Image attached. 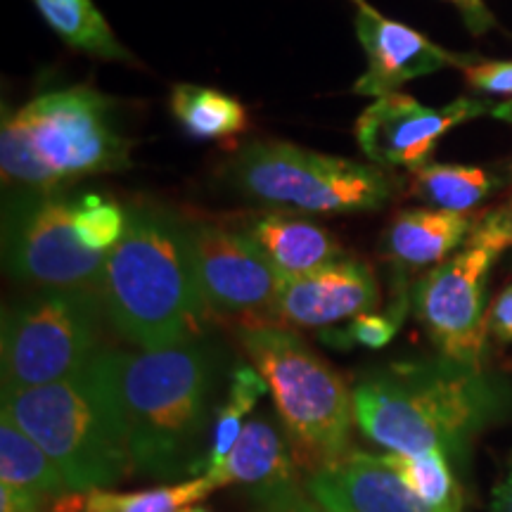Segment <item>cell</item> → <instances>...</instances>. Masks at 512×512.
Instances as JSON below:
<instances>
[{
	"label": "cell",
	"instance_id": "6da1fadb",
	"mask_svg": "<svg viewBox=\"0 0 512 512\" xmlns=\"http://www.w3.org/2000/svg\"><path fill=\"white\" fill-rule=\"evenodd\" d=\"M356 425L387 453L460 458L475 434L512 415V387L451 358L370 370L354 387Z\"/></svg>",
	"mask_w": 512,
	"mask_h": 512
},
{
	"label": "cell",
	"instance_id": "7a4b0ae2",
	"mask_svg": "<svg viewBox=\"0 0 512 512\" xmlns=\"http://www.w3.org/2000/svg\"><path fill=\"white\" fill-rule=\"evenodd\" d=\"M221 356L204 339L159 351H117V384L133 470L176 482L202 472Z\"/></svg>",
	"mask_w": 512,
	"mask_h": 512
},
{
	"label": "cell",
	"instance_id": "3957f363",
	"mask_svg": "<svg viewBox=\"0 0 512 512\" xmlns=\"http://www.w3.org/2000/svg\"><path fill=\"white\" fill-rule=\"evenodd\" d=\"M100 294L110 323L140 351L171 349L200 337L209 306L188 223L162 209H128L124 238L107 252Z\"/></svg>",
	"mask_w": 512,
	"mask_h": 512
},
{
	"label": "cell",
	"instance_id": "277c9868",
	"mask_svg": "<svg viewBox=\"0 0 512 512\" xmlns=\"http://www.w3.org/2000/svg\"><path fill=\"white\" fill-rule=\"evenodd\" d=\"M3 413L46 451L69 491L110 489L133 470L117 351L102 349L67 380L3 389Z\"/></svg>",
	"mask_w": 512,
	"mask_h": 512
},
{
	"label": "cell",
	"instance_id": "5b68a950",
	"mask_svg": "<svg viewBox=\"0 0 512 512\" xmlns=\"http://www.w3.org/2000/svg\"><path fill=\"white\" fill-rule=\"evenodd\" d=\"M128 166L131 143L114 124L110 100L93 88L43 93L3 119L0 169L5 185L60 188Z\"/></svg>",
	"mask_w": 512,
	"mask_h": 512
},
{
	"label": "cell",
	"instance_id": "8992f818",
	"mask_svg": "<svg viewBox=\"0 0 512 512\" xmlns=\"http://www.w3.org/2000/svg\"><path fill=\"white\" fill-rule=\"evenodd\" d=\"M238 339L268 384L292 456L309 472L349 453L354 392L297 332L278 325H245Z\"/></svg>",
	"mask_w": 512,
	"mask_h": 512
},
{
	"label": "cell",
	"instance_id": "52a82bcc",
	"mask_svg": "<svg viewBox=\"0 0 512 512\" xmlns=\"http://www.w3.org/2000/svg\"><path fill=\"white\" fill-rule=\"evenodd\" d=\"M230 183L266 207L302 214H358L392 200L394 178L380 166L320 155L280 140H256L228 162Z\"/></svg>",
	"mask_w": 512,
	"mask_h": 512
},
{
	"label": "cell",
	"instance_id": "ba28073f",
	"mask_svg": "<svg viewBox=\"0 0 512 512\" xmlns=\"http://www.w3.org/2000/svg\"><path fill=\"white\" fill-rule=\"evenodd\" d=\"M105 304L95 290H41L3 313V389H31L67 380L100 354Z\"/></svg>",
	"mask_w": 512,
	"mask_h": 512
},
{
	"label": "cell",
	"instance_id": "9c48e42d",
	"mask_svg": "<svg viewBox=\"0 0 512 512\" xmlns=\"http://www.w3.org/2000/svg\"><path fill=\"white\" fill-rule=\"evenodd\" d=\"M76 197L67 188H19L3 207V259L12 278L57 290H102L107 254L93 252L74 228Z\"/></svg>",
	"mask_w": 512,
	"mask_h": 512
},
{
	"label": "cell",
	"instance_id": "30bf717a",
	"mask_svg": "<svg viewBox=\"0 0 512 512\" xmlns=\"http://www.w3.org/2000/svg\"><path fill=\"white\" fill-rule=\"evenodd\" d=\"M496 259V249L470 245L434 266L413 290L415 313L441 356L463 366L482 368L489 335L484 292Z\"/></svg>",
	"mask_w": 512,
	"mask_h": 512
},
{
	"label": "cell",
	"instance_id": "8fae6325",
	"mask_svg": "<svg viewBox=\"0 0 512 512\" xmlns=\"http://www.w3.org/2000/svg\"><path fill=\"white\" fill-rule=\"evenodd\" d=\"M192 254L209 309L242 313L271 309L283 275L245 230L223 223H188Z\"/></svg>",
	"mask_w": 512,
	"mask_h": 512
},
{
	"label": "cell",
	"instance_id": "7c38bea8",
	"mask_svg": "<svg viewBox=\"0 0 512 512\" xmlns=\"http://www.w3.org/2000/svg\"><path fill=\"white\" fill-rule=\"evenodd\" d=\"M491 114L486 102L458 98L444 107H425L406 93H389L366 107L356 121V140L377 166L420 169L439 138L463 121Z\"/></svg>",
	"mask_w": 512,
	"mask_h": 512
},
{
	"label": "cell",
	"instance_id": "4fadbf2b",
	"mask_svg": "<svg viewBox=\"0 0 512 512\" xmlns=\"http://www.w3.org/2000/svg\"><path fill=\"white\" fill-rule=\"evenodd\" d=\"M207 477L216 489L238 484L256 512H290L304 498L290 439L268 415L247 420L233 451Z\"/></svg>",
	"mask_w": 512,
	"mask_h": 512
},
{
	"label": "cell",
	"instance_id": "5bb4252c",
	"mask_svg": "<svg viewBox=\"0 0 512 512\" xmlns=\"http://www.w3.org/2000/svg\"><path fill=\"white\" fill-rule=\"evenodd\" d=\"M380 304L373 268L358 259H339L318 271L285 278L271 311L283 323L325 328L370 313Z\"/></svg>",
	"mask_w": 512,
	"mask_h": 512
},
{
	"label": "cell",
	"instance_id": "9a60e30c",
	"mask_svg": "<svg viewBox=\"0 0 512 512\" xmlns=\"http://www.w3.org/2000/svg\"><path fill=\"white\" fill-rule=\"evenodd\" d=\"M356 3V34L368 57L366 74L354 86L356 95H368L375 100L384 98V95L396 93V88L403 83L439 72L444 64H463L458 57L448 55L444 48L434 46L420 31L382 17L363 0H356Z\"/></svg>",
	"mask_w": 512,
	"mask_h": 512
},
{
	"label": "cell",
	"instance_id": "2e32d148",
	"mask_svg": "<svg viewBox=\"0 0 512 512\" xmlns=\"http://www.w3.org/2000/svg\"><path fill=\"white\" fill-rule=\"evenodd\" d=\"M304 491L325 512H430L392 467L370 453H347L309 472Z\"/></svg>",
	"mask_w": 512,
	"mask_h": 512
},
{
	"label": "cell",
	"instance_id": "e0dca14e",
	"mask_svg": "<svg viewBox=\"0 0 512 512\" xmlns=\"http://www.w3.org/2000/svg\"><path fill=\"white\" fill-rule=\"evenodd\" d=\"M242 230L283 278H297L344 259L342 245L328 228L287 211L256 214Z\"/></svg>",
	"mask_w": 512,
	"mask_h": 512
},
{
	"label": "cell",
	"instance_id": "ac0fdd59",
	"mask_svg": "<svg viewBox=\"0 0 512 512\" xmlns=\"http://www.w3.org/2000/svg\"><path fill=\"white\" fill-rule=\"evenodd\" d=\"M479 216L441 209H406L396 214L382 238V249L401 271L439 266L470 240Z\"/></svg>",
	"mask_w": 512,
	"mask_h": 512
},
{
	"label": "cell",
	"instance_id": "d6986e66",
	"mask_svg": "<svg viewBox=\"0 0 512 512\" xmlns=\"http://www.w3.org/2000/svg\"><path fill=\"white\" fill-rule=\"evenodd\" d=\"M171 114L197 140H230L247 131L245 105L233 95L209 86L178 83L171 91Z\"/></svg>",
	"mask_w": 512,
	"mask_h": 512
},
{
	"label": "cell",
	"instance_id": "ffe728a7",
	"mask_svg": "<svg viewBox=\"0 0 512 512\" xmlns=\"http://www.w3.org/2000/svg\"><path fill=\"white\" fill-rule=\"evenodd\" d=\"M0 484H10L48 501L69 491L46 451L19 430L8 413H0Z\"/></svg>",
	"mask_w": 512,
	"mask_h": 512
},
{
	"label": "cell",
	"instance_id": "44dd1931",
	"mask_svg": "<svg viewBox=\"0 0 512 512\" xmlns=\"http://www.w3.org/2000/svg\"><path fill=\"white\" fill-rule=\"evenodd\" d=\"M34 5L67 46L100 60H133L93 0H34Z\"/></svg>",
	"mask_w": 512,
	"mask_h": 512
},
{
	"label": "cell",
	"instance_id": "7402d4cb",
	"mask_svg": "<svg viewBox=\"0 0 512 512\" xmlns=\"http://www.w3.org/2000/svg\"><path fill=\"white\" fill-rule=\"evenodd\" d=\"M501 185V178L479 166L425 164L413 171L411 195L432 209L467 214Z\"/></svg>",
	"mask_w": 512,
	"mask_h": 512
},
{
	"label": "cell",
	"instance_id": "603a6c76",
	"mask_svg": "<svg viewBox=\"0 0 512 512\" xmlns=\"http://www.w3.org/2000/svg\"><path fill=\"white\" fill-rule=\"evenodd\" d=\"M377 458L392 467L430 512H463V491L451 470V458L444 451L415 453V456L382 453Z\"/></svg>",
	"mask_w": 512,
	"mask_h": 512
},
{
	"label": "cell",
	"instance_id": "cb8c5ba5",
	"mask_svg": "<svg viewBox=\"0 0 512 512\" xmlns=\"http://www.w3.org/2000/svg\"><path fill=\"white\" fill-rule=\"evenodd\" d=\"M268 392V384L254 366H238L230 373V384L226 399L216 408L214 430H211V441L207 458H204L202 472L216 470L230 451L235 441L240 439L242 430L247 425V415L254 411L261 396Z\"/></svg>",
	"mask_w": 512,
	"mask_h": 512
},
{
	"label": "cell",
	"instance_id": "d4e9b609",
	"mask_svg": "<svg viewBox=\"0 0 512 512\" xmlns=\"http://www.w3.org/2000/svg\"><path fill=\"white\" fill-rule=\"evenodd\" d=\"M214 489L216 486L207 475L188 482L164 484L150 491H136V494L100 489L88 494V512H181L195 501H202Z\"/></svg>",
	"mask_w": 512,
	"mask_h": 512
},
{
	"label": "cell",
	"instance_id": "484cf974",
	"mask_svg": "<svg viewBox=\"0 0 512 512\" xmlns=\"http://www.w3.org/2000/svg\"><path fill=\"white\" fill-rule=\"evenodd\" d=\"M128 226V209L121 207L110 197L86 192L76 197L74 228L79 240L93 252L107 254L124 238Z\"/></svg>",
	"mask_w": 512,
	"mask_h": 512
},
{
	"label": "cell",
	"instance_id": "4316f807",
	"mask_svg": "<svg viewBox=\"0 0 512 512\" xmlns=\"http://www.w3.org/2000/svg\"><path fill=\"white\" fill-rule=\"evenodd\" d=\"M406 311H408V299L401 297L399 302L392 306V311L363 313V316L351 318V323L344 325V328L323 330L320 332V339L337 349H351V347L382 349L396 337Z\"/></svg>",
	"mask_w": 512,
	"mask_h": 512
},
{
	"label": "cell",
	"instance_id": "83f0119b",
	"mask_svg": "<svg viewBox=\"0 0 512 512\" xmlns=\"http://www.w3.org/2000/svg\"><path fill=\"white\" fill-rule=\"evenodd\" d=\"M470 245H482L496 249L498 254L503 249L512 247V202L505 207L491 211V214L479 216L475 230L470 235Z\"/></svg>",
	"mask_w": 512,
	"mask_h": 512
},
{
	"label": "cell",
	"instance_id": "f1b7e54d",
	"mask_svg": "<svg viewBox=\"0 0 512 512\" xmlns=\"http://www.w3.org/2000/svg\"><path fill=\"white\" fill-rule=\"evenodd\" d=\"M463 74L472 88L482 93L512 95V62L465 64Z\"/></svg>",
	"mask_w": 512,
	"mask_h": 512
},
{
	"label": "cell",
	"instance_id": "f546056e",
	"mask_svg": "<svg viewBox=\"0 0 512 512\" xmlns=\"http://www.w3.org/2000/svg\"><path fill=\"white\" fill-rule=\"evenodd\" d=\"M489 335H494L503 344H512V285L505 287L491 306Z\"/></svg>",
	"mask_w": 512,
	"mask_h": 512
},
{
	"label": "cell",
	"instance_id": "4dcf8cb0",
	"mask_svg": "<svg viewBox=\"0 0 512 512\" xmlns=\"http://www.w3.org/2000/svg\"><path fill=\"white\" fill-rule=\"evenodd\" d=\"M48 503L53 501L10 484H0V512H46Z\"/></svg>",
	"mask_w": 512,
	"mask_h": 512
},
{
	"label": "cell",
	"instance_id": "1f68e13d",
	"mask_svg": "<svg viewBox=\"0 0 512 512\" xmlns=\"http://www.w3.org/2000/svg\"><path fill=\"white\" fill-rule=\"evenodd\" d=\"M448 3H453L460 10L472 34H484V31L494 27V17H491L489 8L482 0H448Z\"/></svg>",
	"mask_w": 512,
	"mask_h": 512
},
{
	"label": "cell",
	"instance_id": "d6a6232c",
	"mask_svg": "<svg viewBox=\"0 0 512 512\" xmlns=\"http://www.w3.org/2000/svg\"><path fill=\"white\" fill-rule=\"evenodd\" d=\"M491 510L512 512V456L508 458L503 477L498 479V484L494 486V494H491Z\"/></svg>",
	"mask_w": 512,
	"mask_h": 512
},
{
	"label": "cell",
	"instance_id": "836d02e7",
	"mask_svg": "<svg viewBox=\"0 0 512 512\" xmlns=\"http://www.w3.org/2000/svg\"><path fill=\"white\" fill-rule=\"evenodd\" d=\"M46 512H88V496L81 491H67L48 505Z\"/></svg>",
	"mask_w": 512,
	"mask_h": 512
},
{
	"label": "cell",
	"instance_id": "e575fe53",
	"mask_svg": "<svg viewBox=\"0 0 512 512\" xmlns=\"http://www.w3.org/2000/svg\"><path fill=\"white\" fill-rule=\"evenodd\" d=\"M290 512H325L323 508H320V505L318 503H313L311 501V498H302V501H299L297 505H294V508L290 510Z\"/></svg>",
	"mask_w": 512,
	"mask_h": 512
},
{
	"label": "cell",
	"instance_id": "d590c367",
	"mask_svg": "<svg viewBox=\"0 0 512 512\" xmlns=\"http://www.w3.org/2000/svg\"><path fill=\"white\" fill-rule=\"evenodd\" d=\"M181 512H211L207 508H195V505H190V508H183Z\"/></svg>",
	"mask_w": 512,
	"mask_h": 512
}]
</instances>
